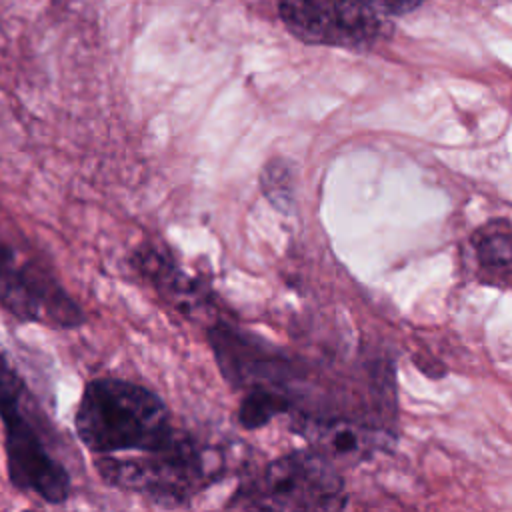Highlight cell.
Instances as JSON below:
<instances>
[{"mask_svg": "<svg viewBox=\"0 0 512 512\" xmlns=\"http://www.w3.org/2000/svg\"><path fill=\"white\" fill-rule=\"evenodd\" d=\"M74 430L78 440L96 454L156 452L180 436L166 404L152 390L108 376L84 386Z\"/></svg>", "mask_w": 512, "mask_h": 512, "instance_id": "6da1fadb", "label": "cell"}, {"mask_svg": "<svg viewBox=\"0 0 512 512\" xmlns=\"http://www.w3.org/2000/svg\"><path fill=\"white\" fill-rule=\"evenodd\" d=\"M0 422L10 484L18 492L36 496L46 504H64L72 490L70 474L50 452L36 398L2 348Z\"/></svg>", "mask_w": 512, "mask_h": 512, "instance_id": "7a4b0ae2", "label": "cell"}, {"mask_svg": "<svg viewBox=\"0 0 512 512\" xmlns=\"http://www.w3.org/2000/svg\"><path fill=\"white\" fill-rule=\"evenodd\" d=\"M94 466L110 486L140 492L162 504H182L204 490L222 470V458L180 434L170 446L136 458L100 454Z\"/></svg>", "mask_w": 512, "mask_h": 512, "instance_id": "3957f363", "label": "cell"}, {"mask_svg": "<svg viewBox=\"0 0 512 512\" xmlns=\"http://www.w3.org/2000/svg\"><path fill=\"white\" fill-rule=\"evenodd\" d=\"M0 306L20 322L70 330L84 312L22 240L0 224Z\"/></svg>", "mask_w": 512, "mask_h": 512, "instance_id": "277c9868", "label": "cell"}, {"mask_svg": "<svg viewBox=\"0 0 512 512\" xmlns=\"http://www.w3.org/2000/svg\"><path fill=\"white\" fill-rule=\"evenodd\" d=\"M346 502L344 482L320 452L300 450L270 462L258 480L246 482L230 506L272 510H336Z\"/></svg>", "mask_w": 512, "mask_h": 512, "instance_id": "5b68a950", "label": "cell"}, {"mask_svg": "<svg viewBox=\"0 0 512 512\" xmlns=\"http://www.w3.org/2000/svg\"><path fill=\"white\" fill-rule=\"evenodd\" d=\"M284 26L302 42L368 48L390 30L372 0H278Z\"/></svg>", "mask_w": 512, "mask_h": 512, "instance_id": "8992f818", "label": "cell"}, {"mask_svg": "<svg viewBox=\"0 0 512 512\" xmlns=\"http://www.w3.org/2000/svg\"><path fill=\"white\" fill-rule=\"evenodd\" d=\"M136 260L142 274H146L156 284V288L182 312L196 314L200 308H206L208 292L192 276L180 270L172 258L158 250L142 248L136 254Z\"/></svg>", "mask_w": 512, "mask_h": 512, "instance_id": "52a82bcc", "label": "cell"}, {"mask_svg": "<svg viewBox=\"0 0 512 512\" xmlns=\"http://www.w3.org/2000/svg\"><path fill=\"white\" fill-rule=\"evenodd\" d=\"M476 276L480 282L506 290L512 274V238L506 218L478 228L470 238Z\"/></svg>", "mask_w": 512, "mask_h": 512, "instance_id": "ba28073f", "label": "cell"}, {"mask_svg": "<svg viewBox=\"0 0 512 512\" xmlns=\"http://www.w3.org/2000/svg\"><path fill=\"white\" fill-rule=\"evenodd\" d=\"M302 432L312 442L314 450L334 464L338 460H358L376 446V434L352 422H302Z\"/></svg>", "mask_w": 512, "mask_h": 512, "instance_id": "9c48e42d", "label": "cell"}, {"mask_svg": "<svg viewBox=\"0 0 512 512\" xmlns=\"http://www.w3.org/2000/svg\"><path fill=\"white\" fill-rule=\"evenodd\" d=\"M290 398L276 388H248L244 394L240 408H238V420L244 428H260L268 424L274 416L288 412Z\"/></svg>", "mask_w": 512, "mask_h": 512, "instance_id": "30bf717a", "label": "cell"}, {"mask_svg": "<svg viewBox=\"0 0 512 512\" xmlns=\"http://www.w3.org/2000/svg\"><path fill=\"white\" fill-rule=\"evenodd\" d=\"M262 186L274 204L288 206V196L292 194V174L288 172L286 164L270 162L262 174Z\"/></svg>", "mask_w": 512, "mask_h": 512, "instance_id": "8fae6325", "label": "cell"}]
</instances>
